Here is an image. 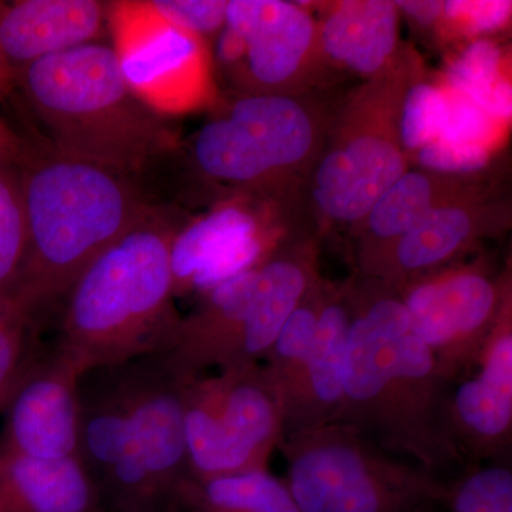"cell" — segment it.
Masks as SVG:
<instances>
[{
  "label": "cell",
  "mask_w": 512,
  "mask_h": 512,
  "mask_svg": "<svg viewBox=\"0 0 512 512\" xmlns=\"http://www.w3.org/2000/svg\"><path fill=\"white\" fill-rule=\"evenodd\" d=\"M404 173L406 161L396 144L356 137L323 158L316 173V202L333 220L359 221Z\"/></svg>",
  "instance_id": "cell-16"
},
{
  "label": "cell",
  "mask_w": 512,
  "mask_h": 512,
  "mask_svg": "<svg viewBox=\"0 0 512 512\" xmlns=\"http://www.w3.org/2000/svg\"><path fill=\"white\" fill-rule=\"evenodd\" d=\"M15 80L64 154L131 175L174 150L173 131L131 92L109 46L89 43L45 57Z\"/></svg>",
  "instance_id": "cell-4"
},
{
  "label": "cell",
  "mask_w": 512,
  "mask_h": 512,
  "mask_svg": "<svg viewBox=\"0 0 512 512\" xmlns=\"http://www.w3.org/2000/svg\"><path fill=\"white\" fill-rule=\"evenodd\" d=\"M184 420L192 478L268 470L284 439V409L262 363L184 382Z\"/></svg>",
  "instance_id": "cell-6"
},
{
  "label": "cell",
  "mask_w": 512,
  "mask_h": 512,
  "mask_svg": "<svg viewBox=\"0 0 512 512\" xmlns=\"http://www.w3.org/2000/svg\"><path fill=\"white\" fill-rule=\"evenodd\" d=\"M258 276V266L204 293L205 302L181 318L170 349L163 353L178 376L244 366L242 346Z\"/></svg>",
  "instance_id": "cell-13"
},
{
  "label": "cell",
  "mask_w": 512,
  "mask_h": 512,
  "mask_svg": "<svg viewBox=\"0 0 512 512\" xmlns=\"http://www.w3.org/2000/svg\"><path fill=\"white\" fill-rule=\"evenodd\" d=\"M28 251V228L16 171L0 167V301L18 285Z\"/></svg>",
  "instance_id": "cell-26"
},
{
  "label": "cell",
  "mask_w": 512,
  "mask_h": 512,
  "mask_svg": "<svg viewBox=\"0 0 512 512\" xmlns=\"http://www.w3.org/2000/svg\"><path fill=\"white\" fill-rule=\"evenodd\" d=\"M28 148V144L0 117V167L16 170Z\"/></svg>",
  "instance_id": "cell-34"
},
{
  "label": "cell",
  "mask_w": 512,
  "mask_h": 512,
  "mask_svg": "<svg viewBox=\"0 0 512 512\" xmlns=\"http://www.w3.org/2000/svg\"><path fill=\"white\" fill-rule=\"evenodd\" d=\"M106 22L121 73L148 109L177 116L212 99L204 37L168 22L150 0L107 2Z\"/></svg>",
  "instance_id": "cell-7"
},
{
  "label": "cell",
  "mask_w": 512,
  "mask_h": 512,
  "mask_svg": "<svg viewBox=\"0 0 512 512\" xmlns=\"http://www.w3.org/2000/svg\"><path fill=\"white\" fill-rule=\"evenodd\" d=\"M447 117V94L441 87L419 84L404 100L400 134L404 147L420 150L443 133Z\"/></svg>",
  "instance_id": "cell-28"
},
{
  "label": "cell",
  "mask_w": 512,
  "mask_h": 512,
  "mask_svg": "<svg viewBox=\"0 0 512 512\" xmlns=\"http://www.w3.org/2000/svg\"><path fill=\"white\" fill-rule=\"evenodd\" d=\"M393 289L406 309L410 329L429 348L448 384L476 366L511 302L504 282L477 268L444 269Z\"/></svg>",
  "instance_id": "cell-8"
},
{
  "label": "cell",
  "mask_w": 512,
  "mask_h": 512,
  "mask_svg": "<svg viewBox=\"0 0 512 512\" xmlns=\"http://www.w3.org/2000/svg\"><path fill=\"white\" fill-rule=\"evenodd\" d=\"M0 512H103L79 457L45 460L0 450Z\"/></svg>",
  "instance_id": "cell-18"
},
{
  "label": "cell",
  "mask_w": 512,
  "mask_h": 512,
  "mask_svg": "<svg viewBox=\"0 0 512 512\" xmlns=\"http://www.w3.org/2000/svg\"><path fill=\"white\" fill-rule=\"evenodd\" d=\"M266 258V237L254 214L239 205H225L175 234L174 295H204Z\"/></svg>",
  "instance_id": "cell-12"
},
{
  "label": "cell",
  "mask_w": 512,
  "mask_h": 512,
  "mask_svg": "<svg viewBox=\"0 0 512 512\" xmlns=\"http://www.w3.org/2000/svg\"><path fill=\"white\" fill-rule=\"evenodd\" d=\"M417 158L420 164L431 170L471 173L488 163L490 148L437 138L433 143L417 150Z\"/></svg>",
  "instance_id": "cell-32"
},
{
  "label": "cell",
  "mask_w": 512,
  "mask_h": 512,
  "mask_svg": "<svg viewBox=\"0 0 512 512\" xmlns=\"http://www.w3.org/2000/svg\"><path fill=\"white\" fill-rule=\"evenodd\" d=\"M80 463L103 512H165L141 466L123 363L94 367L80 379Z\"/></svg>",
  "instance_id": "cell-9"
},
{
  "label": "cell",
  "mask_w": 512,
  "mask_h": 512,
  "mask_svg": "<svg viewBox=\"0 0 512 512\" xmlns=\"http://www.w3.org/2000/svg\"><path fill=\"white\" fill-rule=\"evenodd\" d=\"M154 208L87 266L67 293L56 350L84 373L170 349L175 234Z\"/></svg>",
  "instance_id": "cell-3"
},
{
  "label": "cell",
  "mask_w": 512,
  "mask_h": 512,
  "mask_svg": "<svg viewBox=\"0 0 512 512\" xmlns=\"http://www.w3.org/2000/svg\"><path fill=\"white\" fill-rule=\"evenodd\" d=\"M168 22L204 37L224 29L228 2L224 0H150Z\"/></svg>",
  "instance_id": "cell-31"
},
{
  "label": "cell",
  "mask_w": 512,
  "mask_h": 512,
  "mask_svg": "<svg viewBox=\"0 0 512 512\" xmlns=\"http://www.w3.org/2000/svg\"><path fill=\"white\" fill-rule=\"evenodd\" d=\"M444 90L447 94V117L440 138L490 148L500 124L473 101Z\"/></svg>",
  "instance_id": "cell-30"
},
{
  "label": "cell",
  "mask_w": 512,
  "mask_h": 512,
  "mask_svg": "<svg viewBox=\"0 0 512 512\" xmlns=\"http://www.w3.org/2000/svg\"><path fill=\"white\" fill-rule=\"evenodd\" d=\"M225 26L244 40L249 74L262 86H278L291 79L315 35L305 9L279 0H231Z\"/></svg>",
  "instance_id": "cell-17"
},
{
  "label": "cell",
  "mask_w": 512,
  "mask_h": 512,
  "mask_svg": "<svg viewBox=\"0 0 512 512\" xmlns=\"http://www.w3.org/2000/svg\"><path fill=\"white\" fill-rule=\"evenodd\" d=\"M485 111L498 124L510 121L512 114V87L505 79L498 80L485 103Z\"/></svg>",
  "instance_id": "cell-35"
},
{
  "label": "cell",
  "mask_w": 512,
  "mask_h": 512,
  "mask_svg": "<svg viewBox=\"0 0 512 512\" xmlns=\"http://www.w3.org/2000/svg\"><path fill=\"white\" fill-rule=\"evenodd\" d=\"M446 423L466 464L511 457V302L495 323L476 366L448 386Z\"/></svg>",
  "instance_id": "cell-11"
},
{
  "label": "cell",
  "mask_w": 512,
  "mask_h": 512,
  "mask_svg": "<svg viewBox=\"0 0 512 512\" xmlns=\"http://www.w3.org/2000/svg\"><path fill=\"white\" fill-rule=\"evenodd\" d=\"M352 305L348 292H323L308 357L284 403V437L333 423L342 404Z\"/></svg>",
  "instance_id": "cell-14"
},
{
  "label": "cell",
  "mask_w": 512,
  "mask_h": 512,
  "mask_svg": "<svg viewBox=\"0 0 512 512\" xmlns=\"http://www.w3.org/2000/svg\"><path fill=\"white\" fill-rule=\"evenodd\" d=\"M97 0L0 2V56L13 72L45 57L89 45L106 22Z\"/></svg>",
  "instance_id": "cell-15"
},
{
  "label": "cell",
  "mask_w": 512,
  "mask_h": 512,
  "mask_svg": "<svg viewBox=\"0 0 512 512\" xmlns=\"http://www.w3.org/2000/svg\"><path fill=\"white\" fill-rule=\"evenodd\" d=\"M180 512H301L285 481L269 470L195 480L180 494Z\"/></svg>",
  "instance_id": "cell-22"
},
{
  "label": "cell",
  "mask_w": 512,
  "mask_h": 512,
  "mask_svg": "<svg viewBox=\"0 0 512 512\" xmlns=\"http://www.w3.org/2000/svg\"><path fill=\"white\" fill-rule=\"evenodd\" d=\"M15 82V72H13L12 67L3 60V57L0 56V96L8 94Z\"/></svg>",
  "instance_id": "cell-37"
},
{
  "label": "cell",
  "mask_w": 512,
  "mask_h": 512,
  "mask_svg": "<svg viewBox=\"0 0 512 512\" xmlns=\"http://www.w3.org/2000/svg\"><path fill=\"white\" fill-rule=\"evenodd\" d=\"M83 375L59 350L36 353L3 410L0 450L45 460L77 457Z\"/></svg>",
  "instance_id": "cell-10"
},
{
  "label": "cell",
  "mask_w": 512,
  "mask_h": 512,
  "mask_svg": "<svg viewBox=\"0 0 512 512\" xmlns=\"http://www.w3.org/2000/svg\"><path fill=\"white\" fill-rule=\"evenodd\" d=\"M15 171L28 251L10 296L36 315L66 298L87 266L154 208L131 175L55 147H29Z\"/></svg>",
  "instance_id": "cell-2"
},
{
  "label": "cell",
  "mask_w": 512,
  "mask_h": 512,
  "mask_svg": "<svg viewBox=\"0 0 512 512\" xmlns=\"http://www.w3.org/2000/svg\"><path fill=\"white\" fill-rule=\"evenodd\" d=\"M33 359V356L30 357V360ZM26 363L25 367H23L22 370L13 377L12 380H9L8 383L3 384L2 387H0V414H3V410H5L6 404H8L10 396H12L13 390H15L16 384L19 383L20 377L23 376V373H25V370L28 369L29 363Z\"/></svg>",
  "instance_id": "cell-38"
},
{
  "label": "cell",
  "mask_w": 512,
  "mask_h": 512,
  "mask_svg": "<svg viewBox=\"0 0 512 512\" xmlns=\"http://www.w3.org/2000/svg\"><path fill=\"white\" fill-rule=\"evenodd\" d=\"M33 316L13 296L0 301V387L18 375L36 353L30 345Z\"/></svg>",
  "instance_id": "cell-29"
},
{
  "label": "cell",
  "mask_w": 512,
  "mask_h": 512,
  "mask_svg": "<svg viewBox=\"0 0 512 512\" xmlns=\"http://www.w3.org/2000/svg\"><path fill=\"white\" fill-rule=\"evenodd\" d=\"M348 356L342 404L345 424L384 450L448 478L466 461L446 423L450 384L429 348L410 329L397 293L369 279L350 288Z\"/></svg>",
  "instance_id": "cell-1"
},
{
  "label": "cell",
  "mask_w": 512,
  "mask_h": 512,
  "mask_svg": "<svg viewBox=\"0 0 512 512\" xmlns=\"http://www.w3.org/2000/svg\"><path fill=\"white\" fill-rule=\"evenodd\" d=\"M399 29V9L387 0L342 2L322 29L326 52L360 74H375L392 56Z\"/></svg>",
  "instance_id": "cell-19"
},
{
  "label": "cell",
  "mask_w": 512,
  "mask_h": 512,
  "mask_svg": "<svg viewBox=\"0 0 512 512\" xmlns=\"http://www.w3.org/2000/svg\"><path fill=\"white\" fill-rule=\"evenodd\" d=\"M323 292L325 285L313 282L311 289L286 320L275 342L262 359L266 376L281 397L282 409L311 349Z\"/></svg>",
  "instance_id": "cell-23"
},
{
  "label": "cell",
  "mask_w": 512,
  "mask_h": 512,
  "mask_svg": "<svg viewBox=\"0 0 512 512\" xmlns=\"http://www.w3.org/2000/svg\"><path fill=\"white\" fill-rule=\"evenodd\" d=\"M501 50L493 40L480 39L461 53L447 72V90L485 109L495 83L501 79Z\"/></svg>",
  "instance_id": "cell-27"
},
{
  "label": "cell",
  "mask_w": 512,
  "mask_h": 512,
  "mask_svg": "<svg viewBox=\"0 0 512 512\" xmlns=\"http://www.w3.org/2000/svg\"><path fill=\"white\" fill-rule=\"evenodd\" d=\"M396 6L421 25H431L443 15V2H396Z\"/></svg>",
  "instance_id": "cell-36"
},
{
  "label": "cell",
  "mask_w": 512,
  "mask_h": 512,
  "mask_svg": "<svg viewBox=\"0 0 512 512\" xmlns=\"http://www.w3.org/2000/svg\"><path fill=\"white\" fill-rule=\"evenodd\" d=\"M228 117L247 138L269 174L299 163L311 150V119L302 106L288 97H244L235 101Z\"/></svg>",
  "instance_id": "cell-20"
},
{
  "label": "cell",
  "mask_w": 512,
  "mask_h": 512,
  "mask_svg": "<svg viewBox=\"0 0 512 512\" xmlns=\"http://www.w3.org/2000/svg\"><path fill=\"white\" fill-rule=\"evenodd\" d=\"M313 282L311 265L303 258L268 256L258 266L254 301L242 346L244 365L261 363Z\"/></svg>",
  "instance_id": "cell-21"
},
{
  "label": "cell",
  "mask_w": 512,
  "mask_h": 512,
  "mask_svg": "<svg viewBox=\"0 0 512 512\" xmlns=\"http://www.w3.org/2000/svg\"><path fill=\"white\" fill-rule=\"evenodd\" d=\"M433 208V185L426 174L406 171L367 215L369 229L380 241L392 244L414 227Z\"/></svg>",
  "instance_id": "cell-25"
},
{
  "label": "cell",
  "mask_w": 512,
  "mask_h": 512,
  "mask_svg": "<svg viewBox=\"0 0 512 512\" xmlns=\"http://www.w3.org/2000/svg\"><path fill=\"white\" fill-rule=\"evenodd\" d=\"M417 512H446V508H444L443 503H434L421 508V510Z\"/></svg>",
  "instance_id": "cell-39"
},
{
  "label": "cell",
  "mask_w": 512,
  "mask_h": 512,
  "mask_svg": "<svg viewBox=\"0 0 512 512\" xmlns=\"http://www.w3.org/2000/svg\"><path fill=\"white\" fill-rule=\"evenodd\" d=\"M446 483V512H512L511 457L464 464Z\"/></svg>",
  "instance_id": "cell-24"
},
{
  "label": "cell",
  "mask_w": 512,
  "mask_h": 512,
  "mask_svg": "<svg viewBox=\"0 0 512 512\" xmlns=\"http://www.w3.org/2000/svg\"><path fill=\"white\" fill-rule=\"evenodd\" d=\"M278 450L301 512H417L446 498L447 478L345 424L285 436Z\"/></svg>",
  "instance_id": "cell-5"
},
{
  "label": "cell",
  "mask_w": 512,
  "mask_h": 512,
  "mask_svg": "<svg viewBox=\"0 0 512 512\" xmlns=\"http://www.w3.org/2000/svg\"><path fill=\"white\" fill-rule=\"evenodd\" d=\"M512 10L511 2H466L451 0L443 3L444 18L460 23L468 35L494 32L507 25Z\"/></svg>",
  "instance_id": "cell-33"
}]
</instances>
